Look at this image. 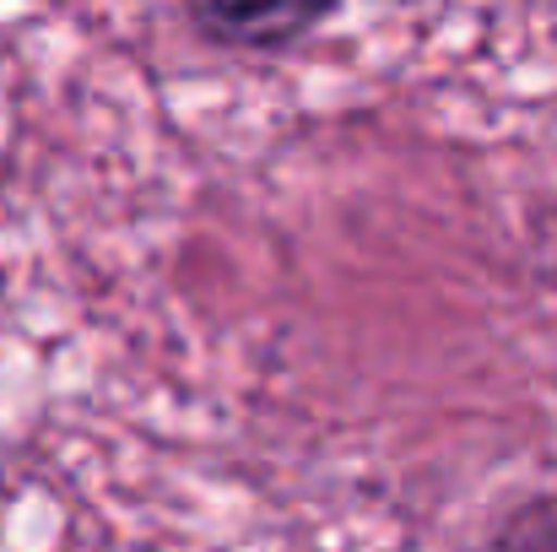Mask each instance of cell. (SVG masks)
<instances>
[{
    "mask_svg": "<svg viewBox=\"0 0 557 552\" xmlns=\"http://www.w3.org/2000/svg\"><path fill=\"white\" fill-rule=\"evenodd\" d=\"M195 27L227 49H287L309 38L342 0H185Z\"/></svg>",
    "mask_w": 557,
    "mask_h": 552,
    "instance_id": "6da1fadb",
    "label": "cell"
},
{
    "mask_svg": "<svg viewBox=\"0 0 557 552\" xmlns=\"http://www.w3.org/2000/svg\"><path fill=\"white\" fill-rule=\"evenodd\" d=\"M487 552H557V504L542 499V504L515 510L487 542Z\"/></svg>",
    "mask_w": 557,
    "mask_h": 552,
    "instance_id": "7a4b0ae2",
    "label": "cell"
}]
</instances>
